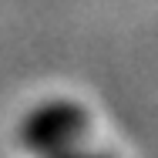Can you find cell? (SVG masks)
Segmentation results:
<instances>
[{
    "instance_id": "7a4b0ae2",
    "label": "cell",
    "mask_w": 158,
    "mask_h": 158,
    "mask_svg": "<svg viewBox=\"0 0 158 158\" xmlns=\"http://www.w3.org/2000/svg\"><path fill=\"white\" fill-rule=\"evenodd\" d=\"M51 158H114L111 152H101V148H71V152H61V155H51Z\"/></svg>"
},
{
    "instance_id": "6da1fadb",
    "label": "cell",
    "mask_w": 158,
    "mask_h": 158,
    "mask_svg": "<svg viewBox=\"0 0 158 158\" xmlns=\"http://www.w3.org/2000/svg\"><path fill=\"white\" fill-rule=\"evenodd\" d=\"M88 111L71 98H51L34 104L17 125V145L34 158H51L71 152L88 135Z\"/></svg>"
}]
</instances>
